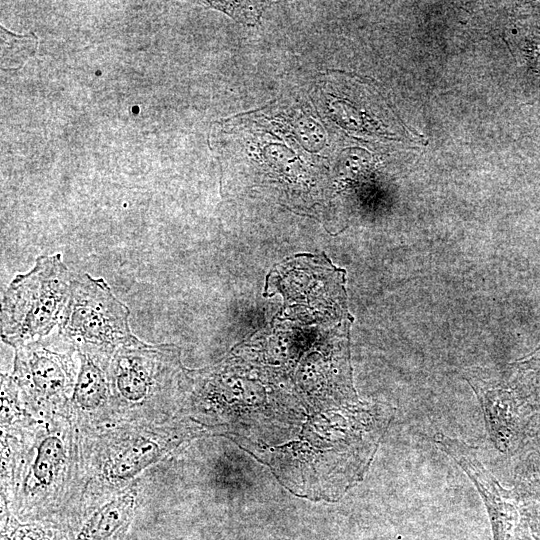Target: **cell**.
Wrapping results in <instances>:
<instances>
[{
	"instance_id": "obj_1",
	"label": "cell",
	"mask_w": 540,
	"mask_h": 540,
	"mask_svg": "<svg viewBox=\"0 0 540 540\" xmlns=\"http://www.w3.org/2000/svg\"><path fill=\"white\" fill-rule=\"evenodd\" d=\"M1 505L20 520L61 522L79 472V432L71 416L39 417L1 430Z\"/></svg>"
},
{
	"instance_id": "obj_2",
	"label": "cell",
	"mask_w": 540,
	"mask_h": 540,
	"mask_svg": "<svg viewBox=\"0 0 540 540\" xmlns=\"http://www.w3.org/2000/svg\"><path fill=\"white\" fill-rule=\"evenodd\" d=\"M206 431L184 415L161 423L121 421L78 430L77 487L61 521L124 490L148 468Z\"/></svg>"
},
{
	"instance_id": "obj_3",
	"label": "cell",
	"mask_w": 540,
	"mask_h": 540,
	"mask_svg": "<svg viewBox=\"0 0 540 540\" xmlns=\"http://www.w3.org/2000/svg\"><path fill=\"white\" fill-rule=\"evenodd\" d=\"M109 369L114 422L161 423L183 415L190 385L175 346L142 341L123 346Z\"/></svg>"
},
{
	"instance_id": "obj_4",
	"label": "cell",
	"mask_w": 540,
	"mask_h": 540,
	"mask_svg": "<svg viewBox=\"0 0 540 540\" xmlns=\"http://www.w3.org/2000/svg\"><path fill=\"white\" fill-rule=\"evenodd\" d=\"M70 285L60 254L38 257L34 267L17 275L3 295L2 341L15 349L48 336L60 323Z\"/></svg>"
},
{
	"instance_id": "obj_5",
	"label": "cell",
	"mask_w": 540,
	"mask_h": 540,
	"mask_svg": "<svg viewBox=\"0 0 540 540\" xmlns=\"http://www.w3.org/2000/svg\"><path fill=\"white\" fill-rule=\"evenodd\" d=\"M79 366L77 349L58 331L16 347L11 376L36 416H71Z\"/></svg>"
},
{
	"instance_id": "obj_6",
	"label": "cell",
	"mask_w": 540,
	"mask_h": 540,
	"mask_svg": "<svg viewBox=\"0 0 540 540\" xmlns=\"http://www.w3.org/2000/svg\"><path fill=\"white\" fill-rule=\"evenodd\" d=\"M129 315L128 307L104 279L84 273L71 279L58 331L77 351L112 356L119 348L140 341L130 330Z\"/></svg>"
},
{
	"instance_id": "obj_7",
	"label": "cell",
	"mask_w": 540,
	"mask_h": 540,
	"mask_svg": "<svg viewBox=\"0 0 540 540\" xmlns=\"http://www.w3.org/2000/svg\"><path fill=\"white\" fill-rule=\"evenodd\" d=\"M80 366L70 414L78 430L94 429L114 422L110 378V355L78 351Z\"/></svg>"
},
{
	"instance_id": "obj_8",
	"label": "cell",
	"mask_w": 540,
	"mask_h": 540,
	"mask_svg": "<svg viewBox=\"0 0 540 540\" xmlns=\"http://www.w3.org/2000/svg\"><path fill=\"white\" fill-rule=\"evenodd\" d=\"M141 479L70 516L71 540H123L142 500Z\"/></svg>"
},
{
	"instance_id": "obj_9",
	"label": "cell",
	"mask_w": 540,
	"mask_h": 540,
	"mask_svg": "<svg viewBox=\"0 0 540 540\" xmlns=\"http://www.w3.org/2000/svg\"><path fill=\"white\" fill-rule=\"evenodd\" d=\"M1 540H71L65 523L51 519L20 520L1 505Z\"/></svg>"
},
{
	"instance_id": "obj_10",
	"label": "cell",
	"mask_w": 540,
	"mask_h": 540,
	"mask_svg": "<svg viewBox=\"0 0 540 540\" xmlns=\"http://www.w3.org/2000/svg\"><path fill=\"white\" fill-rule=\"evenodd\" d=\"M202 3L205 6H209L211 8H215L218 10H221L233 18L237 19L238 21H242L243 23H247L248 21H255L254 11L256 6L252 5L254 3L249 2H229V1H202L198 2Z\"/></svg>"
}]
</instances>
